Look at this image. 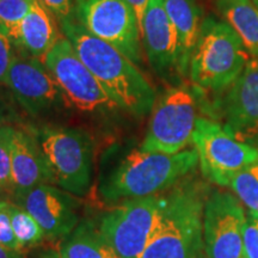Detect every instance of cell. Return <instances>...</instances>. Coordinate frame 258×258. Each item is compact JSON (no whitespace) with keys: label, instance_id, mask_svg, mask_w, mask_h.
Wrapping results in <instances>:
<instances>
[{"label":"cell","instance_id":"obj_29","mask_svg":"<svg viewBox=\"0 0 258 258\" xmlns=\"http://www.w3.org/2000/svg\"><path fill=\"white\" fill-rule=\"evenodd\" d=\"M148 2L150 0H127V3L132 6V9L134 10L135 16H137L139 27H140V31H141V27H143V19H144V15L145 11H146V8L148 5Z\"/></svg>","mask_w":258,"mask_h":258},{"label":"cell","instance_id":"obj_7","mask_svg":"<svg viewBox=\"0 0 258 258\" xmlns=\"http://www.w3.org/2000/svg\"><path fill=\"white\" fill-rule=\"evenodd\" d=\"M202 175L209 182L230 186L235 173L258 161V150L241 143L218 122L199 117L192 134Z\"/></svg>","mask_w":258,"mask_h":258},{"label":"cell","instance_id":"obj_18","mask_svg":"<svg viewBox=\"0 0 258 258\" xmlns=\"http://www.w3.org/2000/svg\"><path fill=\"white\" fill-rule=\"evenodd\" d=\"M167 16L178 35L180 46V73L182 77L189 73L190 57L196 43L203 19L201 10L195 0H164Z\"/></svg>","mask_w":258,"mask_h":258},{"label":"cell","instance_id":"obj_33","mask_svg":"<svg viewBox=\"0 0 258 258\" xmlns=\"http://www.w3.org/2000/svg\"><path fill=\"white\" fill-rule=\"evenodd\" d=\"M253 3H254V4H256V5L258 6V0H253Z\"/></svg>","mask_w":258,"mask_h":258},{"label":"cell","instance_id":"obj_12","mask_svg":"<svg viewBox=\"0 0 258 258\" xmlns=\"http://www.w3.org/2000/svg\"><path fill=\"white\" fill-rule=\"evenodd\" d=\"M3 84L32 116L44 115L67 103L49 71L36 57L15 56Z\"/></svg>","mask_w":258,"mask_h":258},{"label":"cell","instance_id":"obj_32","mask_svg":"<svg viewBox=\"0 0 258 258\" xmlns=\"http://www.w3.org/2000/svg\"><path fill=\"white\" fill-rule=\"evenodd\" d=\"M40 258H62L60 256L59 252H54V251H50V252L43 253Z\"/></svg>","mask_w":258,"mask_h":258},{"label":"cell","instance_id":"obj_9","mask_svg":"<svg viewBox=\"0 0 258 258\" xmlns=\"http://www.w3.org/2000/svg\"><path fill=\"white\" fill-rule=\"evenodd\" d=\"M164 195L124 200L104 214L99 231L121 258H141L159 218Z\"/></svg>","mask_w":258,"mask_h":258},{"label":"cell","instance_id":"obj_28","mask_svg":"<svg viewBox=\"0 0 258 258\" xmlns=\"http://www.w3.org/2000/svg\"><path fill=\"white\" fill-rule=\"evenodd\" d=\"M14 43L4 31L0 30V83L3 84L14 60Z\"/></svg>","mask_w":258,"mask_h":258},{"label":"cell","instance_id":"obj_26","mask_svg":"<svg viewBox=\"0 0 258 258\" xmlns=\"http://www.w3.org/2000/svg\"><path fill=\"white\" fill-rule=\"evenodd\" d=\"M0 245L11 250L22 251L21 245H19L14 228H12L9 213V202L6 201H4L0 207Z\"/></svg>","mask_w":258,"mask_h":258},{"label":"cell","instance_id":"obj_2","mask_svg":"<svg viewBox=\"0 0 258 258\" xmlns=\"http://www.w3.org/2000/svg\"><path fill=\"white\" fill-rule=\"evenodd\" d=\"M207 188L183 180L164 195L159 218L141 258H206L203 209Z\"/></svg>","mask_w":258,"mask_h":258},{"label":"cell","instance_id":"obj_27","mask_svg":"<svg viewBox=\"0 0 258 258\" xmlns=\"http://www.w3.org/2000/svg\"><path fill=\"white\" fill-rule=\"evenodd\" d=\"M56 21L62 22L73 21L74 18V6L72 0H38Z\"/></svg>","mask_w":258,"mask_h":258},{"label":"cell","instance_id":"obj_25","mask_svg":"<svg viewBox=\"0 0 258 258\" xmlns=\"http://www.w3.org/2000/svg\"><path fill=\"white\" fill-rule=\"evenodd\" d=\"M241 258H258V218L249 215L244 226Z\"/></svg>","mask_w":258,"mask_h":258},{"label":"cell","instance_id":"obj_6","mask_svg":"<svg viewBox=\"0 0 258 258\" xmlns=\"http://www.w3.org/2000/svg\"><path fill=\"white\" fill-rule=\"evenodd\" d=\"M140 150L175 154L192 144L198 103L188 88H171L156 101Z\"/></svg>","mask_w":258,"mask_h":258},{"label":"cell","instance_id":"obj_5","mask_svg":"<svg viewBox=\"0 0 258 258\" xmlns=\"http://www.w3.org/2000/svg\"><path fill=\"white\" fill-rule=\"evenodd\" d=\"M37 139L51 171L53 183L64 191L83 196L89 191L93 169V144L77 128L43 127Z\"/></svg>","mask_w":258,"mask_h":258},{"label":"cell","instance_id":"obj_13","mask_svg":"<svg viewBox=\"0 0 258 258\" xmlns=\"http://www.w3.org/2000/svg\"><path fill=\"white\" fill-rule=\"evenodd\" d=\"M224 128L241 143L258 140V57L251 56L221 103Z\"/></svg>","mask_w":258,"mask_h":258},{"label":"cell","instance_id":"obj_31","mask_svg":"<svg viewBox=\"0 0 258 258\" xmlns=\"http://www.w3.org/2000/svg\"><path fill=\"white\" fill-rule=\"evenodd\" d=\"M8 118H9V111H8V108H6L5 103L0 99V129L3 127H5L6 122H8Z\"/></svg>","mask_w":258,"mask_h":258},{"label":"cell","instance_id":"obj_16","mask_svg":"<svg viewBox=\"0 0 258 258\" xmlns=\"http://www.w3.org/2000/svg\"><path fill=\"white\" fill-rule=\"evenodd\" d=\"M12 192L15 196L53 182L51 171L35 135L16 129L11 146Z\"/></svg>","mask_w":258,"mask_h":258},{"label":"cell","instance_id":"obj_23","mask_svg":"<svg viewBox=\"0 0 258 258\" xmlns=\"http://www.w3.org/2000/svg\"><path fill=\"white\" fill-rule=\"evenodd\" d=\"M34 0H0V30L17 44L19 28L29 14Z\"/></svg>","mask_w":258,"mask_h":258},{"label":"cell","instance_id":"obj_34","mask_svg":"<svg viewBox=\"0 0 258 258\" xmlns=\"http://www.w3.org/2000/svg\"><path fill=\"white\" fill-rule=\"evenodd\" d=\"M3 203H4V201H0V207H2V206H3Z\"/></svg>","mask_w":258,"mask_h":258},{"label":"cell","instance_id":"obj_35","mask_svg":"<svg viewBox=\"0 0 258 258\" xmlns=\"http://www.w3.org/2000/svg\"><path fill=\"white\" fill-rule=\"evenodd\" d=\"M77 2H78V3H82V2H83V0H77Z\"/></svg>","mask_w":258,"mask_h":258},{"label":"cell","instance_id":"obj_11","mask_svg":"<svg viewBox=\"0 0 258 258\" xmlns=\"http://www.w3.org/2000/svg\"><path fill=\"white\" fill-rule=\"evenodd\" d=\"M246 217L233 195L215 191L203 209V243L206 258H241Z\"/></svg>","mask_w":258,"mask_h":258},{"label":"cell","instance_id":"obj_21","mask_svg":"<svg viewBox=\"0 0 258 258\" xmlns=\"http://www.w3.org/2000/svg\"><path fill=\"white\" fill-rule=\"evenodd\" d=\"M9 213L12 228L22 249L35 246L44 239L46 235L41 226L23 207L16 203H9Z\"/></svg>","mask_w":258,"mask_h":258},{"label":"cell","instance_id":"obj_14","mask_svg":"<svg viewBox=\"0 0 258 258\" xmlns=\"http://www.w3.org/2000/svg\"><path fill=\"white\" fill-rule=\"evenodd\" d=\"M15 201L30 213L47 238L67 237L79 224L78 200L56 186L41 184L15 196Z\"/></svg>","mask_w":258,"mask_h":258},{"label":"cell","instance_id":"obj_10","mask_svg":"<svg viewBox=\"0 0 258 258\" xmlns=\"http://www.w3.org/2000/svg\"><path fill=\"white\" fill-rule=\"evenodd\" d=\"M80 24L102 41L117 48L134 63L141 61V31L127 0H83Z\"/></svg>","mask_w":258,"mask_h":258},{"label":"cell","instance_id":"obj_24","mask_svg":"<svg viewBox=\"0 0 258 258\" xmlns=\"http://www.w3.org/2000/svg\"><path fill=\"white\" fill-rule=\"evenodd\" d=\"M15 128L5 125L0 129V191H12L11 146Z\"/></svg>","mask_w":258,"mask_h":258},{"label":"cell","instance_id":"obj_8","mask_svg":"<svg viewBox=\"0 0 258 258\" xmlns=\"http://www.w3.org/2000/svg\"><path fill=\"white\" fill-rule=\"evenodd\" d=\"M43 63L66 102L78 110L101 114L118 108L91 71L80 60L67 37L57 42L43 59Z\"/></svg>","mask_w":258,"mask_h":258},{"label":"cell","instance_id":"obj_1","mask_svg":"<svg viewBox=\"0 0 258 258\" xmlns=\"http://www.w3.org/2000/svg\"><path fill=\"white\" fill-rule=\"evenodd\" d=\"M80 60L120 109L138 116L147 115L156 104V90L129 57L96 37L78 22L61 23Z\"/></svg>","mask_w":258,"mask_h":258},{"label":"cell","instance_id":"obj_30","mask_svg":"<svg viewBox=\"0 0 258 258\" xmlns=\"http://www.w3.org/2000/svg\"><path fill=\"white\" fill-rule=\"evenodd\" d=\"M0 258H25L22 251L11 250L0 245Z\"/></svg>","mask_w":258,"mask_h":258},{"label":"cell","instance_id":"obj_15","mask_svg":"<svg viewBox=\"0 0 258 258\" xmlns=\"http://www.w3.org/2000/svg\"><path fill=\"white\" fill-rule=\"evenodd\" d=\"M145 51L152 69L164 78L180 73L178 35L167 16L164 0H150L141 27Z\"/></svg>","mask_w":258,"mask_h":258},{"label":"cell","instance_id":"obj_19","mask_svg":"<svg viewBox=\"0 0 258 258\" xmlns=\"http://www.w3.org/2000/svg\"><path fill=\"white\" fill-rule=\"evenodd\" d=\"M224 21L235 31L249 50L258 57V6L253 0H218Z\"/></svg>","mask_w":258,"mask_h":258},{"label":"cell","instance_id":"obj_22","mask_svg":"<svg viewBox=\"0 0 258 258\" xmlns=\"http://www.w3.org/2000/svg\"><path fill=\"white\" fill-rule=\"evenodd\" d=\"M230 186L249 209L250 215L258 218V161L235 173Z\"/></svg>","mask_w":258,"mask_h":258},{"label":"cell","instance_id":"obj_4","mask_svg":"<svg viewBox=\"0 0 258 258\" xmlns=\"http://www.w3.org/2000/svg\"><path fill=\"white\" fill-rule=\"evenodd\" d=\"M251 55L225 21L206 17L189 63V78L207 91H226L240 76Z\"/></svg>","mask_w":258,"mask_h":258},{"label":"cell","instance_id":"obj_20","mask_svg":"<svg viewBox=\"0 0 258 258\" xmlns=\"http://www.w3.org/2000/svg\"><path fill=\"white\" fill-rule=\"evenodd\" d=\"M62 258H121L95 225L82 222L61 245Z\"/></svg>","mask_w":258,"mask_h":258},{"label":"cell","instance_id":"obj_17","mask_svg":"<svg viewBox=\"0 0 258 258\" xmlns=\"http://www.w3.org/2000/svg\"><path fill=\"white\" fill-rule=\"evenodd\" d=\"M61 38L55 17L38 0H34L30 11L19 28L18 46L30 56L41 60Z\"/></svg>","mask_w":258,"mask_h":258},{"label":"cell","instance_id":"obj_3","mask_svg":"<svg viewBox=\"0 0 258 258\" xmlns=\"http://www.w3.org/2000/svg\"><path fill=\"white\" fill-rule=\"evenodd\" d=\"M198 164L195 148L175 154L133 151L101 180L99 194L108 202L157 195L185 178Z\"/></svg>","mask_w":258,"mask_h":258}]
</instances>
